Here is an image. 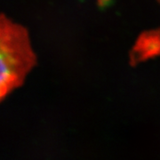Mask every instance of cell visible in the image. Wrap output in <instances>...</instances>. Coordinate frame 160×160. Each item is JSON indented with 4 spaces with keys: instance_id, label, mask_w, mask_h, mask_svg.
Wrapping results in <instances>:
<instances>
[{
    "instance_id": "1",
    "label": "cell",
    "mask_w": 160,
    "mask_h": 160,
    "mask_svg": "<svg viewBox=\"0 0 160 160\" xmlns=\"http://www.w3.org/2000/svg\"><path fill=\"white\" fill-rule=\"evenodd\" d=\"M0 99L3 102L22 86L37 65L28 29L4 13L0 18Z\"/></svg>"
},
{
    "instance_id": "2",
    "label": "cell",
    "mask_w": 160,
    "mask_h": 160,
    "mask_svg": "<svg viewBox=\"0 0 160 160\" xmlns=\"http://www.w3.org/2000/svg\"><path fill=\"white\" fill-rule=\"evenodd\" d=\"M156 57H160V28L145 30L138 36L129 52V64L136 67Z\"/></svg>"
},
{
    "instance_id": "3",
    "label": "cell",
    "mask_w": 160,
    "mask_h": 160,
    "mask_svg": "<svg viewBox=\"0 0 160 160\" xmlns=\"http://www.w3.org/2000/svg\"><path fill=\"white\" fill-rule=\"evenodd\" d=\"M109 1H110V0H97V4L100 7L102 8V7L107 6V4H109Z\"/></svg>"
},
{
    "instance_id": "4",
    "label": "cell",
    "mask_w": 160,
    "mask_h": 160,
    "mask_svg": "<svg viewBox=\"0 0 160 160\" xmlns=\"http://www.w3.org/2000/svg\"><path fill=\"white\" fill-rule=\"evenodd\" d=\"M157 1H158V4H160V0H157Z\"/></svg>"
}]
</instances>
